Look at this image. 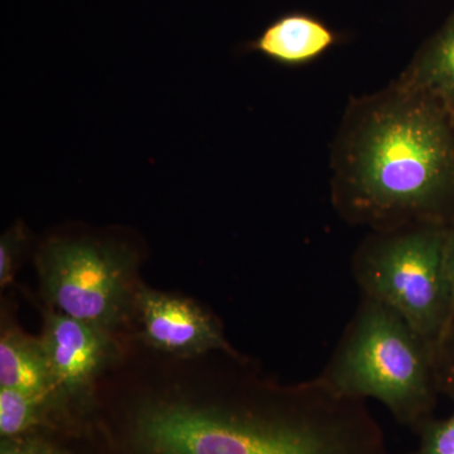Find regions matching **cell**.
<instances>
[{
    "label": "cell",
    "instance_id": "1",
    "mask_svg": "<svg viewBox=\"0 0 454 454\" xmlns=\"http://www.w3.org/2000/svg\"><path fill=\"white\" fill-rule=\"evenodd\" d=\"M331 202L370 231L454 223V115L394 80L352 98L331 145Z\"/></svg>",
    "mask_w": 454,
    "mask_h": 454
},
{
    "label": "cell",
    "instance_id": "2",
    "mask_svg": "<svg viewBox=\"0 0 454 454\" xmlns=\"http://www.w3.org/2000/svg\"><path fill=\"white\" fill-rule=\"evenodd\" d=\"M110 443L114 454H389L366 402L317 378L211 402H142Z\"/></svg>",
    "mask_w": 454,
    "mask_h": 454
},
{
    "label": "cell",
    "instance_id": "3",
    "mask_svg": "<svg viewBox=\"0 0 454 454\" xmlns=\"http://www.w3.org/2000/svg\"><path fill=\"white\" fill-rule=\"evenodd\" d=\"M316 378L337 395L381 403L415 433L433 418L441 393L439 349L395 310L361 297Z\"/></svg>",
    "mask_w": 454,
    "mask_h": 454
},
{
    "label": "cell",
    "instance_id": "4",
    "mask_svg": "<svg viewBox=\"0 0 454 454\" xmlns=\"http://www.w3.org/2000/svg\"><path fill=\"white\" fill-rule=\"evenodd\" d=\"M448 225L417 223L370 231L352 256L361 297L399 313L441 349L452 322V298L444 264Z\"/></svg>",
    "mask_w": 454,
    "mask_h": 454
},
{
    "label": "cell",
    "instance_id": "5",
    "mask_svg": "<svg viewBox=\"0 0 454 454\" xmlns=\"http://www.w3.org/2000/svg\"><path fill=\"white\" fill-rule=\"evenodd\" d=\"M136 255L124 244L55 236L42 245L38 268L57 312L110 331L134 309Z\"/></svg>",
    "mask_w": 454,
    "mask_h": 454
},
{
    "label": "cell",
    "instance_id": "6",
    "mask_svg": "<svg viewBox=\"0 0 454 454\" xmlns=\"http://www.w3.org/2000/svg\"><path fill=\"white\" fill-rule=\"evenodd\" d=\"M109 333L55 310L44 313L42 346L59 389L82 414L92 382L115 356Z\"/></svg>",
    "mask_w": 454,
    "mask_h": 454
},
{
    "label": "cell",
    "instance_id": "7",
    "mask_svg": "<svg viewBox=\"0 0 454 454\" xmlns=\"http://www.w3.org/2000/svg\"><path fill=\"white\" fill-rule=\"evenodd\" d=\"M146 345L177 357L223 351L238 356L223 330L195 301L139 288L134 298Z\"/></svg>",
    "mask_w": 454,
    "mask_h": 454
},
{
    "label": "cell",
    "instance_id": "8",
    "mask_svg": "<svg viewBox=\"0 0 454 454\" xmlns=\"http://www.w3.org/2000/svg\"><path fill=\"white\" fill-rule=\"evenodd\" d=\"M0 387L23 391L46 400L64 415L74 433L82 430L83 415L59 389L40 337L33 339L16 327L3 328L0 337Z\"/></svg>",
    "mask_w": 454,
    "mask_h": 454
},
{
    "label": "cell",
    "instance_id": "9",
    "mask_svg": "<svg viewBox=\"0 0 454 454\" xmlns=\"http://www.w3.org/2000/svg\"><path fill=\"white\" fill-rule=\"evenodd\" d=\"M336 35L321 20L306 14H286L269 25L249 50L283 66L316 61L336 43Z\"/></svg>",
    "mask_w": 454,
    "mask_h": 454
},
{
    "label": "cell",
    "instance_id": "10",
    "mask_svg": "<svg viewBox=\"0 0 454 454\" xmlns=\"http://www.w3.org/2000/svg\"><path fill=\"white\" fill-rule=\"evenodd\" d=\"M396 80L434 98L454 115V13Z\"/></svg>",
    "mask_w": 454,
    "mask_h": 454
},
{
    "label": "cell",
    "instance_id": "11",
    "mask_svg": "<svg viewBox=\"0 0 454 454\" xmlns=\"http://www.w3.org/2000/svg\"><path fill=\"white\" fill-rule=\"evenodd\" d=\"M415 433L419 446L408 454H454V409L444 419L430 418Z\"/></svg>",
    "mask_w": 454,
    "mask_h": 454
},
{
    "label": "cell",
    "instance_id": "12",
    "mask_svg": "<svg viewBox=\"0 0 454 454\" xmlns=\"http://www.w3.org/2000/svg\"><path fill=\"white\" fill-rule=\"evenodd\" d=\"M27 243V232L22 223H14L0 239V286L13 280L20 255Z\"/></svg>",
    "mask_w": 454,
    "mask_h": 454
},
{
    "label": "cell",
    "instance_id": "13",
    "mask_svg": "<svg viewBox=\"0 0 454 454\" xmlns=\"http://www.w3.org/2000/svg\"><path fill=\"white\" fill-rule=\"evenodd\" d=\"M0 454H77L66 446L61 438L50 435H26V437L2 439Z\"/></svg>",
    "mask_w": 454,
    "mask_h": 454
},
{
    "label": "cell",
    "instance_id": "14",
    "mask_svg": "<svg viewBox=\"0 0 454 454\" xmlns=\"http://www.w3.org/2000/svg\"><path fill=\"white\" fill-rule=\"evenodd\" d=\"M444 264H446V274L450 283V298H452V322L448 340L454 334V223L447 227L446 247H444ZM446 340V342H447Z\"/></svg>",
    "mask_w": 454,
    "mask_h": 454
},
{
    "label": "cell",
    "instance_id": "15",
    "mask_svg": "<svg viewBox=\"0 0 454 454\" xmlns=\"http://www.w3.org/2000/svg\"><path fill=\"white\" fill-rule=\"evenodd\" d=\"M439 382H441V391L454 395L453 352H443L439 356Z\"/></svg>",
    "mask_w": 454,
    "mask_h": 454
}]
</instances>
